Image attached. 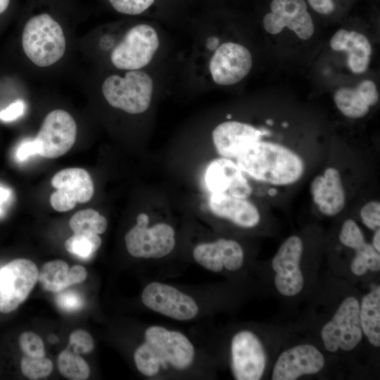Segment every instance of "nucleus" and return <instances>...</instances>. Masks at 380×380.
<instances>
[{
  "mask_svg": "<svg viewBox=\"0 0 380 380\" xmlns=\"http://www.w3.org/2000/svg\"><path fill=\"white\" fill-rule=\"evenodd\" d=\"M195 355V348L185 334L153 325L146 329L144 341L135 350L134 360L141 374L153 377L162 370L188 369Z\"/></svg>",
  "mask_w": 380,
  "mask_h": 380,
  "instance_id": "1",
  "label": "nucleus"
},
{
  "mask_svg": "<svg viewBox=\"0 0 380 380\" xmlns=\"http://www.w3.org/2000/svg\"><path fill=\"white\" fill-rule=\"evenodd\" d=\"M236 160L243 172L255 180L274 185L293 184L305 171L304 162L295 151L262 139L243 149Z\"/></svg>",
  "mask_w": 380,
  "mask_h": 380,
  "instance_id": "2",
  "label": "nucleus"
},
{
  "mask_svg": "<svg viewBox=\"0 0 380 380\" xmlns=\"http://www.w3.org/2000/svg\"><path fill=\"white\" fill-rule=\"evenodd\" d=\"M22 45L27 58L39 67L50 66L65 51V38L61 25L51 15L43 13L25 23Z\"/></svg>",
  "mask_w": 380,
  "mask_h": 380,
  "instance_id": "3",
  "label": "nucleus"
},
{
  "mask_svg": "<svg viewBox=\"0 0 380 380\" xmlns=\"http://www.w3.org/2000/svg\"><path fill=\"white\" fill-rule=\"evenodd\" d=\"M153 82L151 77L141 70H129L124 77L113 75L102 84V93L113 107L130 114L146 111L151 101Z\"/></svg>",
  "mask_w": 380,
  "mask_h": 380,
  "instance_id": "4",
  "label": "nucleus"
},
{
  "mask_svg": "<svg viewBox=\"0 0 380 380\" xmlns=\"http://www.w3.org/2000/svg\"><path fill=\"white\" fill-rule=\"evenodd\" d=\"M149 217L140 213L137 224L125 236V245L129 253L135 258L158 259L169 255L175 246L173 228L166 223H158L148 227Z\"/></svg>",
  "mask_w": 380,
  "mask_h": 380,
  "instance_id": "5",
  "label": "nucleus"
},
{
  "mask_svg": "<svg viewBox=\"0 0 380 380\" xmlns=\"http://www.w3.org/2000/svg\"><path fill=\"white\" fill-rule=\"evenodd\" d=\"M362 336L360 302L353 296H348L341 302L332 319L321 330L324 346L330 353L355 349Z\"/></svg>",
  "mask_w": 380,
  "mask_h": 380,
  "instance_id": "6",
  "label": "nucleus"
},
{
  "mask_svg": "<svg viewBox=\"0 0 380 380\" xmlns=\"http://www.w3.org/2000/svg\"><path fill=\"white\" fill-rule=\"evenodd\" d=\"M159 46L156 30L148 24L131 27L110 54L114 66L121 70H135L147 65Z\"/></svg>",
  "mask_w": 380,
  "mask_h": 380,
  "instance_id": "7",
  "label": "nucleus"
},
{
  "mask_svg": "<svg viewBox=\"0 0 380 380\" xmlns=\"http://www.w3.org/2000/svg\"><path fill=\"white\" fill-rule=\"evenodd\" d=\"M36 265L25 258L15 259L0 269V312L8 313L22 304L38 281Z\"/></svg>",
  "mask_w": 380,
  "mask_h": 380,
  "instance_id": "8",
  "label": "nucleus"
},
{
  "mask_svg": "<svg viewBox=\"0 0 380 380\" xmlns=\"http://www.w3.org/2000/svg\"><path fill=\"white\" fill-rule=\"evenodd\" d=\"M143 304L160 315L179 321L194 319L199 312L196 300L176 287L159 281H152L143 289Z\"/></svg>",
  "mask_w": 380,
  "mask_h": 380,
  "instance_id": "9",
  "label": "nucleus"
},
{
  "mask_svg": "<svg viewBox=\"0 0 380 380\" xmlns=\"http://www.w3.org/2000/svg\"><path fill=\"white\" fill-rule=\"evenodd\" d=\"M77 125L67 111L57 109L44 118L34 139L38 154L46 158H56L66 153L75 144Z\"/></svg>",
  "mask_w": 380,
  "mask_h": 380,
  "instance_id": "10",
  "label": "nucleus"
},
{
  "mask_svg": "<svg viewBox=\"0 0 380 380\" xmlns=\"http://www.w3.org/2000/svg\"><path fill=\"white\" fill-rule=\"evenodd\" d=\"M303 253L302 239L293 235L280 246L272 259V267L275 272L274 285L284 296H295L303 288L304 278L300 267Z\"/></svg>",
  "mask_w": 380,
  "mask_h": 380,
  "instance_id": "11",
  "label": "nucleus"
},
{
  "mask_svg": "<svg viewBox=\"0 0 380 380\" xmlns=\"http://www.w3.org/2000/svg\"><path fill=\"white\" fill-rule=\"evenodd\" d=\"M232 369L237 380H259L266 366L263 345L255 334L242 330L231 341Z\"/></svg>",
  "mask_w": 380,
  "mask_h": 380,
  "instance_id": "12",
  "label": "nucleus"
},
{
  "mask_svg": "<svg viewBox=\"0 0 380 380\" xmlns=\"http://www.w3.org/2000/svg\"><path fill=\"white\" fill-rule=\"evenodd\" d=\"M57 190L50 198L53 208L58 212L72 209L77 203L89 201L94 192V183L87 170L70 167L58 172L51 179Z\"/></svg>",
  "mask_w": 380,
  "mask_h": 380,
  "instance_id": "13",
  "label": "nucleus"
},
{
  "mask_svg": "<svg viewBox=\"0 0 380 380\" xmlns=\"http://www.w3.org/2000/svg\"><path fill=\"white\" fill-rule=\"evenodd\" d=\"M270 9L262 21L267 32L277 34L286 27L303 40L313 34L314 23L304 0H272Z\"/></svg>",
  "mask_w": 380,
  "mask_h": 380,
  "instance_id": "14",
  "label": "nucleus"
},
{
  "mask_svg": "<svg viewBox=\"0 0 380 380\" xmlns=\"http://www.w3.org/2000/svg\"><path fill=\"white\" fill-rule=\"evenodd\" d=\"M252 56L243 46L226 42L218 46L210 61V72L214 82L232 85L240 82L250 72Z\"/></svg>",
  "mask_w": 380,
  "mask_h": 380,
  "instance_id": "15",
  "label": "nucleus"
},
{
  "mask_svg": "<svg viewBox=\"0 0 380 380\" xmlns=\"http://www.w3.org/2000/svg\"><path fill=\"white\" fill-rule=\"evenodd\" d=\"M325 365L322 353L314 346L300 344L284 350L277 360L272 380H296L319 372Z\"/></svg>",
  "mask_w": 380,
  "mask_h": 380,
  "instance_id": "16",
  "label": "nucleus"
},
{
  "mask_svg": "<svg viewBox=\"0 0 380 380\" xmlns=\"http://www.w3.org/2000/svg\"><path fill=\"white\" fill-rule=\"evenodd\" d=\"M193 258L198 265L213 272L223 269L236 271L243 264L244 253L237 241L220 239L196 245L193 250Z\"/></svg>",
  "mask_w": 380,
  "mask_h": 380,
  "instance_id": "17",
  "label": "nucleus"
},
{
  "mask_svg": "<svg viewBox=\"0 0 380 380\" xmlns=\"http://www.w3.org/2000/svg\"><path fill=\"white\" fill-rule=\"evenodd\" d=\"M205 179L211 194H225L246 199L252 193L243 172L229 158L222 157L213 160L207 168Z\"/></svg>",
  "mask_w": 380,
  "mask_h": 380,
  "instance_id": "18",
  "label": "nucleus"
},
{
  "mask_svg": "<svg viewBox=\"0 0 380 380\" xmlns=\"http://www.w3.org/2000/svg\"><path fill=\"white\" fill-rule=\"evenodd\" d=\"M269 134L266 129L238 121H227L218 125L212 137L217 153L223 158H236L240 152L252 143Z\"/></svg>",
  "mask_w": 380,
  "mask_h": 380,
  "instance_id": "19",
  "label": "nucleus"
},
{
  "mask_svg": "<svg viewBox=\"0 0 380 380\" xmlns=\"http://www.w3.org/2000/svg\"><path fill=\"white\" fill-rule=\"evenodd\" d=\"M314 203L322 214L333 217L345 207L346 194L340 172L330 167L313 178L310 186Z\"/></svg>",
  "mask_w": 380,
  "mask_h": 380,
  "instance_id": "20",
  "label": "nucleus"
},
{
  "mask_svg": "<svg viewBox=\"0 0 380 380\" xmlns=\"http://www.w3.org/2000/svg\"><path fill=\"white\" fill-rule=\"evenodd\" d=\"M212 213L243 228H253L258 224L260 215L258 208L246 199L225 194H212L209 200Z\"/></svg>",
  "mask_w": 380,
  "mask_h": 380,
  "instance_id": "21",
  "label": "nucleus"
},
{
  "mask_svg": "<svg viewBox=\"0 0 380 380\" xmlns=\"http://www.w3.org/2000/svg\"><path fill=\"white\" fill-rule=\"evenodd\" d=\"M360 320L363 334L370 344L380 346V287L374 288L362 299Z\"/></svg>",
  "mask_w": 380,
  "mask_h": 380,
  "instance_id": "22",
  "label": "nucleus"
},
{
  "mask_svg": "<svg viewBox=\"0 0 380 380\" xmlns=\"http://www.w3.org/2000/svg\"><path fill=\"white\" fill-rule=\"evenodd\" d=\"M348 54V65L356 74L365 72L370 63L372 46L368 39L355 31L349 32L344 50Z\"/></svg>",
  "mask_w": 380,
  "mask_h": 380,
  "instance_id": "23",
  "label": "nucleus"
},
{
  "mask_svg": "<svg viewBox=\"0 0 380 380\" xmlns=\"http://www.w3.org/2000/svg\"><path fill=\"white\" fill-rule=\"evenodd\" d=\"M68 270V265L63 260L48 262L39 272L38 281L45 291L58 293L69 286Z\"/></svg>",
  "mask_w": 380,
  "mask_h": 380,
  "instance_id": "24",
  "label": "nucleus"
},
{
  "mask_svg": "<svg viewBox=\"0 0 380 380\" xmlns=\"http://www.w3.org/2000/svg\"><path fill=\"white\" fill-rule=\"evenodd\" d=\"M334 99L338 109L350 118H362L369 110V106L355 88L338 89L334 94Z\"/></svg>",
  "mask_w": 380,
  "mask_h": 380,
  "instance_id": "25",
  "label": "nucleus"
},
{
  "mask_svg": "<svg viewBox=\"0 0 380 380\" xmlns=\"http://www.w3.org/2000/svg\"><path fill=\"white\" fill-rule=\"evenodd\" d=\"M69 225L74 233L90 232L101 234L106 230L108 222L99 212L88 208L74 214L70 220Z\"/></svg>",
  "mask_w": 380,
  "mask_h": 380,
  "instance_id": "26",
  "label": "nucleus"
},
{
  "mask_svg": "<svg viewBox=\"0 0 380 380\" xmlns=\"http://www.w3.org/2000/svg\"><path fill=\"white\" fill-rule=\"evenodd\" d=\"M61 374L68 379L84 380L89 376V367L85 360L70 349L63 350L58 357Z\"/></svg>",
  "mask_w": 380,
  "mask_h": 380,
  "instance_id": "27",
  "label": "nucleus"
},
{
  "mask_svg": "<svg viewBox=\"0 0 380 380\" xmlns=\"http://www.w3.org/2000/svg\"><path fill=\"white\" fill-rule=\"evenodd\" d=\"M101 242L99 234L77 232L65 241V248L70 253L87 259L100 248Z\"/></svg>",
  "mask_w": 380,
  "mask_h": 380,
  "instance_id": "28",
  "label": "nucleus"
},
{
  "mask_svg": "<svg viewBox=\"0 0 380 380\" xmlns=\"http://www.w3.org/2000/svg\"><path fill=\"white\" fill-rule=\"evenodd\" d=\"M380 252L367 242L360 248L355 251L350 263L352 272L357 276L365 274L368 270L379 272L380 270Z\"/></svg>",
  "mask_w": 380,
  "mask_h": 380,
  "instance_id": "29",
  "label": "nucleus"
},
{
  "mask_svg": "<svg viewBox=\"0 0 380 380\" xmlns=\"http://www.w3.org/2000/svg\"><path fill=\"white\" fill-rule=\"evenodd\" d=\"M23 374L30 379H40L48 376L53 369V364L44 357H35L25 355L20 362Z\"/></svg>",
  "mask_w": 380,
  "mask_h": 380,
  "instance_id": "30",
  "label": "nucleus"
},
{
  "mask_svg": "<svg viewBox=\"0 0 380 380\" xmlns=\"http://www.w3.org/2000/svg\"><path fill=\"white\" fill-rule=\"evenodd\" d=\"M338 238L343 246L353 249L355 251L363 246L367 242L362 230L352 219H347L343 222Z\"/></svg>",
  "mask_w": 380,
  "mask_h": 380,
  "instance_id": "31",
  "label": "nucleus"
},
{
  "mask_svg": "<svg viewBox=\"0 0 380 380\" xmlns=\"http://www.w3.org/2000/svg\"><path fill=\"white\" fill-rule=\"evenodd\" d=\"M117 12L130 15L145 13L151 8L157 0H107Z\"/></svg>",
  "mask_w": 380,
  "mask_h": 380,
  "instance_id": "32",
  "label": "nucleus"
},
{
  "mask_svg": "<svg viewBox=\"0 0 380 380\" xmlns=\"http://www.w3.org/2000/svg\"><path fill=\"white\" fill-rule=\"evenodd\" d=\"M56 303L58 307L68 312L80 310L84 305V300L82 295L74 290L65 289L56 293Z\"/></svg>",
  "mask_w": 380,
  "mask_h": 380,
  "instance_id": "33",
  "label": "nucleus"
},
{
  "mask_svg": "<svg viewBox=\"0 0 380 380\" xmlns=\"http://www.w3.org/2000/svg\"><path fill=\"white\" fill-rule=\"evenodd\" d=\"M20 346L25 355L41 357H44V346L42 338L31 331L23 333L19 338Z\"/></svg>",
  "mask_w": 380,
  "mask_h": 380,
  "instance_id": "34",
  "label": "nucleus"
},
{
  "mask_svg": "<svg viewBox=\"0 0 380 380\" xmlns=\"http://www.w3.org/2000/svg\"><path fill=\"white\" fill-rule=\"evenodd\" d=\"M69 347L76 353H89L94 348L91 335L82 329L75 330L70 336Z\"/></svg>",
  "mask_w": 380,
  "mask_h": 380,
  "instance_id": "35",
  "label": "nucleus"
},
{
  "mask_svg": "<svg viewBox=\"0 0 380 380\" xmlns=\"http://www.w3.org/2000/svg\"><path fill=\"white\" fill-rule=\"evenodd\" d=\"M360 217L365 225L375 231L380 227V203L371 201L365 204L360 210Z\"/></svg>",
  "mask_w": 380,
  "mask_h": 380,
  "instance_id": "36",
  "label": "nucleus"
},
{
  "mask_svg": "<svg viewBox=\"0 0 380 380\" xmlns=\"http://www.w3.org/2000/svg\"><path fill=\"white\" fill-rule=\"evenodd\" d=\"M355 89L369 106H374L379 101V96L376 86L372 80L362 81Z\"/></svg>",
  "mask_w": 380,
  "mask_h": 380,
  "instance_id": "37",
  "label": "nucleus"
},
{
  "mask_svg": "<svg viewBox=\"0 0 380 380\" xmlns=\"http://www.w3.org/2000/svg\"><path fill=\"white\" fill-rule=\"evenodd\" d=\"M25 109V102L23 100L18 99L10 104L6 108L0 111V119L6 122L15 120L23 115Z\"/></svg>",
  "mask_w": 380,
  "mask_h": 380,
  "instance_id": "38",
  "label": "nucleus"
},
{
  "mask_svg": "<svg viewBox=\"0 0 380 380\" xmlns=\"http://www.w3.org/2000/svg\"><path fill=\"white\" fill-rule=\"evenodd\" d=\"M38 154V147L35 140L27 141L23 143L18 148L16 156L19 160L23 161L28 157Z\"/></svg>",
  "mask_w": 380,
  "mask_h": 380,
  "instance_id": "39",
  "label": "nucleus"
},
{
  "mask_svg": "<svg viewBox=\"0 0 380 380\" xmlns=\"http://www.w3.org/2000/svg\"><path fill=\"white\" fill-rule=\"evenodd\" d=\"M87 277L86 269L81 265H74L68 270V284L72 286L84 281Z\"/></svg>",
  "mask_w": 380,
  "mask_h": 380,
  "instance_id": "40",
  "label": "nucleus"
},
{
  "mask_svg": "<svg viewBox=\"0 0 380 380\" xmlns=\"http://www.w3.org/2000/svg\"><path fill=\"white\" fill-rule=\"evenodd\" d=\"M349 37V32L344 29L338 30L331 37L330 46L334 51H343Z\"/></svg>",
  "mask_w": 380,
  "mask_h": 380,
  "instance_id": "41",
  "label": "nucleus"
},
{
  "mask_svg": "<svg viewBox=\"0 0 380 380\" xmlns=\"http://www.w3.org/2000/svg\"><path fill=\"white\" fill-rule=\"evenodd\" d=\"M309 4L316 12L327 15L331 13L334 10L333 0H308Z\"/></svg>",
  "mask_w": 380,
  "mask_h": 380,
  "instance_id": "42",
  "label": "nucleus"
},
{
  "mask_svg": "<svg viewBox=\"0 0 380 380\" xmlns=\"http://www.w3.org/2000/svg\"><path fill=\"white\" fill-rule=\"evenodd\" d=\"M219 44V39L216 37H210L208 38L206 42L207 49L213 51L217 48Z\"/></svg>",
  "mask_w": 380,
  "mask_h": 380,
  "instance_id": "43",
  "label": "nucleus"
},
{
  "mask_svg": "<svg viewBox=\"0 0 380 380\" xmlns=\"http://www.w3.org/2000/svg\"><path fill=\"white\" fill-rule=\"evenodd\" d=\"M372 245L378 252H380V229H377L374 231V234L372 239Z\"/></svg>",
  "mask_w": 380,
  "mask_h": 380,
  "instance_id": "44",
  "label": "nucleus"
},
{
  "mask_svg": "<svg viewBox=\"0 0 380 380\" xmlns=\"http://www.w3.org/2000/svg\"><path fill=\"white\" fill-rule=\"evenodd\" d=\"M9 196V191L0 186V203H2L4 201H6Z\"/></svg>",
  "mask_w": 380,
  "mask_h": 380,
  "instance_id": "45",
  "label": "nucleus"
},
{
  "mask_svg": "<svg viewBox=\"0 0 380 380\" xmlns=\"http://www.w3.org/2000/svg\"><path fill=\"white\" fill-rule=\"evenodd\" d=\"M9 3L10 0H0V14L8 8Z\"/></svg>",
  "mask_w": 380,
  "mask_h": 380,
  "instance_id": "46",
  "label": "nucleus"
},
{
  "mask_svg": "<svg viewBox=\"0 0 380 380\" xmlns=\"http://www.w3.org/2000/svg\"><path fill=\"white\" fill-rule=\"evenodd\" d=\"M231 117V115H228L227 118H230Z\"/></svg>",
  "mask_w": 380,
  "mask_h": 380,
  "instance_id": "47",
  "label": "nucleus"
},
{
  "mask_svg": "<svg viewBox=\"0 0 380 380\" xmlns=\"http://www.w3.org/2000/svg\"><path fill=\"white\" fill-rule=\"evenodd\" d=\"M1 203H0V214H1Z\"/></svg>",
  "mask_w": 380,
  "mask_h": 380,
  "instance_id": "48",
  "label": "nucleus"
}]
</instances>
